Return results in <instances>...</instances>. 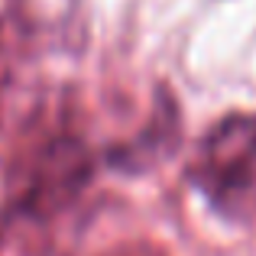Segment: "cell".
<instances>
[{
  "label": "cell",
  "instance_id": "cell-1",
  "mask_svg": "<svg viewBox=\"0 0 256 256\" xmlns=\"http://www.w3.org/2000/svg\"><path fill=\"white\" fill-rule=\"evenodd\" d=\"M192 182L208 204L227 218H244L256 208V117H224L198 146Z\"/></svg>",
  "mask_w": 256,
  "mask_h": 256
},
{
  "label": "cell",
  "instance_id": "cell-2",
  "mask_svg": "<svg viewBox=\"0 0 256 256\" xmlns=\"http://www.w3.org/2000/svg\"><path fill=\"white\" fill-rule=\"evenodd\" d=\"M91 175V152L72 133H56L49 140H39L30 156H23L16 192L20 204L30 211H49L56 204H65L82 192V185Z\"/></svg>",
  "mask_w": 256,
  "mask_h": 256
}]
</instances>
